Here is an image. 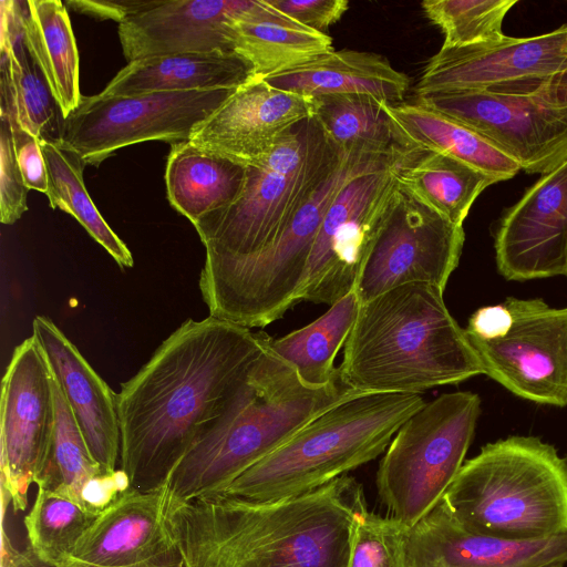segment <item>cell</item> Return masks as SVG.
<instances>
[{
    "label": "cell",
    "instance_id": "6da1fadb",
    "mask_svg": "<svg viewBox=\"0 0 567 567\" xmlns=\"http://www.w3.org/2000/svg\"><path fill=\"white\" fill-rule=\"evenodd\" d=\"M272 338L209 316L184 321L130 380L116 408L131 488L165 486Z\"/></svg>",
    "mask_w": 567,
    "mask_h": 567
},
{
    "label": "cell",
    "instance_id": "7a4b0ae2",
    "mask_svg": "<svg viewBox=\"0 0 567 567\" xmlns=\"http://www.w3.org/2000/svg\"><path fill=\"white\" fill-rule=\"evenodd\" d=\"M363 489L343 475L275 501L215 494L168 502L184 567H348Z\"/></svg>",
    "mask_w": 567,
    "mask_h": 567
},
{
    "label": "cell",
    "instance_id": "3957f363",
    "mask_svg": "<svg viewBox=\"0 0 567 567\" xmlns=\"http://www.w3.org/2000/svg\"><path fill=\"white\" fill-rule=\"evenodd\" d=\"M440 288L411 282L360 303L340 381L357 392L421 394L485 374Z\"/></svg>",
    "mask_w": 567,
    "mask_h": 567
},
{
    "label": "cell",
    "instance_id": "277c9868",
    "mask_svg": "<svg viewBox=\"0 0 567 567\" xmlns=\"http://www.w3.org/2000/svg\"><path fill=\"white\" fill-rule=\"evenodd\" d=\"M355 393L339 378L306 383L269 344L172 473L168 502L223 493L306 423Z\"/></svg>",
    "mask_w": 567,
    "mask_h": 567
},
{
    "label": "cell",
    "instance_id": "5b68a950",
    "mask_svg": "<svg viewBox=\"0 0 567 567\" xmlns=\"http://www.w3.org/2000/svg\"><path fill=\"white\" fill-rule=\"evenodd\" d=\"M442 502L476 535L528 543L567 534V458L533 436L488 443L463 463Z\"/></svg>",
    "mask_w": 567,
    "mask_h": 567
},
{
    "label": "cell",
    "instance_id": "8992f818",
    "mask_svg": "<svg viewBox=\"0 0 567 567\" xmlns=\"http://www.w3.org/2000/svg\"><path fill=\"white\" fill-rule=\"evenodd\" d=\"M424 404L420 394L358 392L315 416L220 494L275 501L320 488L384 453Z\"/></svg>",
    "mask_w": 567,
    "mask_h": 567
},
{
    "label": "cell",
    "instance_id": "52a82bcc",
    "mask_svg": "<svg viewBox=\"0 0 567 567\" xmlns=\"http://www.w3.org/2000/svg\"><path fill=\"white\" fill-rule=\"evenodd\" d=\"M409 150L380 156L346 152L326 181L269 246L249 256L206 252L199 289L212 317L262 328L296 303L321 223L339 193L354 178L379 171Z\"/></svg>",
    "mask_w": 567,
    "mask_h": 567
},
{
    "label": "cell",
    "instance_id": "ba28073f",
    "mask_svg": "<svg viewBox=\"0 0 567 567\" xmlns=\"http://www.w3.org/2000/svg\"><path fill=\"white\" fill-rule=\"evenodd\" d=\"M343 154L313 116L298 124L246 166L244 188L231 205L194 224L206 252L249 256L269 246Z\"/></svg>",
    "mask_w": 567,
    "mask_h": 567
},
{
    "label": "cell",
    "instance_id": "9c48e42d",
    "mask_svg": "<svg viewBox=\"0 0 567 567\" xmlns=\"http://www.w3.org/2000/svg\"><path fill=\"white\" fill-rule=\"evenodd\" d=\"M480 413V396L457 391L425 403L404 422L375 478L391 516L412 528L436 506L464 463Z\"/></svg>",
    "mask_w": 567,
    "mask_h": 567
},
{
    "label": "cell",
    "instance_id": "30bf717a",
    "mask_svg": "<svg viewBox=\"0 0 567 567\" xmlns=\"http://www.w3.org/2000/svg\"><path fill=\"white\" fill-rule=\"evenodd\" d=\"M410 150L392 164L352 179L329 207L312 245L296 303L332 306L355 289L358 279L393 209L400 173Z\"/></svg>",
    "mask_w": 567,
    "mask_h": 567
},
{
    "label": "cell",
    "instance_id": "8fae6325",
    "mask_svg": "<svg viewBox=\"0 0 567 567\" xmlns=\"http://www.w3.org/2000/svg\"><path fill=\"white\" fill-rule=\"evenodd\" d=\"M236 89L82 96L79 107L65 118L61 146L86 165L99 166L127 145L189 141Z\"/></svg>",
    "mask_w": 567,
    "mask_h": 567
},
{
    "label": "cell",
    "instance_id": "7c38bea8",
    "mask_svg": "<svg viewBox=\"0 0 567 567\" xmlns=\"http://www.w3.org/2000/svg\"><path fill=\"white\" fill-rule=\"evenodd\" d=\"M416 102L477 132L528 174H548L567 162V110L515 93L444 91Z\"/></svg>",
    "mask_w": 567,
    "mask_h": 567
},
{
    "label": "cell",
    "instance_id": "4fadbf2b",
    "mask_svg": "<svg viewBox=\"0 0 567 567\" xmlns=\"http://www.w3.org/2000/svg\"><path fill=\"white\" fill-rule=\"evenodd\" d=\"M465 240L457 226L401 187L355 286L360 303L394 287L423 282L445 290Z\"/></svg>",
    "mask_w": 567,
    "mask_h": 567
},
{
    "label": "cell",
    "instance_id": "5bb4252c",
    "mask_svg": "<svg viewBox=\"0 0 567 567\" xmlns=\"http://www.w3.org/2000/svg\"><path fill=\"white\" fill-rule=\"evenodd\" d=\"M507 333L493 340L470 339L484 372L517 396L567 406V307L509 297Z\"/></svg>",
    "mask_w": 567,
    "mask_h": 567
},
{
    "label": "cell",
    "instance_id": "9a60e30c",
    "mask_svg": "<svg viewBox=\"0 0 567 567\" xmlns=\"http://www.w3.org/2000/svg\"><path fill=\"white\" fill-rule=\"evenodd\" d=\"M1 385V486L19 512L28 506L54 423L53 377L33 336L16 347Z\"/></svg>",
    "mask_w": 567,
    "mask_h": 567
},
{
    "label": "cell",
    "instance_id": "2e32d148",
    "mask_svg": "<svg viewBox=\"0 0 567 567\" xmlns=\"http://www.w3.org/2000/svg\"><path fill=\"white\" fill-rule=\"evenodd\" d=\"M567 69V23L524 38L440 49L425 64L416 95L444 91H498Z\"/></svg>",
    "mask_w": 567,
    "mask_h": 567
},
{
    "label": "cell",
    "instance_id": "e0dca14e",
    "mask_svg": "<svg viewBox=\"0 0 567 567\" xmlns=\"http://www.w3.org/2000/svg\"><path fill=\"white\" fill-rule=\"evenodd\" d=\"M495 259L507 280L565 275L567 270V162L542 175L498 220Z\"/></svg>",
    "mask_w": 567,
    "mask_h": 567
},
{
    "label": "cell",
    "instance_id": "ac0fdd59",
    "mask_svg": "<svg viewBox=\"0 0 567 567\" xmlns=\"http://www.w3.org/2000/svg\"><path fill=\"white\" fill-rule=\"evenodd\" d=\"M312 115V99L250 79L194 131L189 142L248 166Z\"/></svg>",
    "mask_w": 567,
    "mask_h": 567
},
{
    "label": "cell",
    "instance_id": "d6986e66",
    "mask_svg": "<svg viewBox=\"0 0 567 567\" xmlns=\"http://www.w3.org/2000/svg\"><path fill=\"white\" fill-rule=\"evenodd\" d=\"M256 0H157L118 23L127 62L186 52H234L230 24Z\"/></svg>",
    "mask_w": 567,
    "mask_h": 567
},
{
    "label": "cell",
    "instance_id": "ffe728a7",
    "mask_svg": "<svg viewBox=\"0 0 567 567\" xmlns=\"http://www.w3.org/2000/svg\"><path fill=\"white\" fill-rule=\"evenodd\" d=\"M32 336L92 456L104 473L116 471L121 455L116 394L52 320L37 316L32 322Z\"/></svg>",
    "mask_w": 567,
    "mask_h": 567
},
{
    "label": "cell",
    "instance_id": "44dd1931",
    "mask_svg": "<svg viewBox=\"0 0 567 567\" xmlns=\"http://www.w3.org/2000/svg\"><path fill=\"white\" fill-rule=\"evenodd\" d=\"M410 567H543L567 563V534L528 543L467 532L442 499L410 530Z\"/></svg>",
    "mask_w": 567,
    "mask_h": 567
},
{
    "label": "cell",
    "instance_id": "7402d4cb",
    "mask_svg": "<svg viewBox=\"0 0 567 567\" xmlns=\"http://www.w3.org/2000/svg\"><path fill=\"white\" fill-rule=\"evenodd\" d=\"M167 484L141 492L128 488L102 511L80 537L72 557L103 566L141 561L175 546L166 511Z\"/></svg>",
    "mask_w": 567,
    "mask_h": 567
},
{
    "label": "cell",
    "instance_id": "603a6c76",
    "mask_svg": "<svg viewBox=\"0 0 567 567\" xmlns=\"http://www.w3.org/2000/svg\"><path fill=\"white\" fill-rule=\"evenodd\" d=\"M269 85L309 99L333 94H364L402 103L410 79L380 54L332 50L301 66L262 79Z\"/></svg>",
    "mask_w": 567,
    "mask_h": 567
},
{
    "label": "cell",
    "instance_id": "cb8c5ba5",
    "mask_svg": "<svg viewBox=\"0 0 567 567\" xmlns=\"http://www.w3.org/2000/svg\"><path fill=\"white\" fill-rule=\"evenodd\" d=\"M250 79L249 64L234 52L174 53L127 63L99 94L131 96L154 92L236 89Z\"/></svg>",
    "mask_w": 567,
    "mask_h": 567
},
{
    "label": "cell",
    "instance_id": "d4e9b609",
    "mask_svg": "<svg viewBox=\"0 0 567 567\" xmlns=\"http://www.w3.org/2000/svg\"><path fill=\"white\" fill-rule=\"evenodd\" d=\"M230 38L234 53L249 64L252 79L301 66L334 50L329 35L289 19L267 0H256L231 22Z\"/></svg>",
    "mask_w": 567,
    "mask_h": 567
},
{
    "label": "cell",
    "instance_id": "484cf974",
    "mask_svg": "<svg viewBox=\"0 0 567 567\" xmlns=\"http://www.w3.org/2000/svg\"><path fill=\"white\" fill-rule=\"evenodd\" d=\"M1 6V83L11 91L20 126L41 143L61 146L65 117L35 60L29 52L21 1Z\"/></svg>",
    "mask_w": 567,
    "mask_h": 567
},
{
    "label": "cell",
    "instance_id": "4316f807",
    "mask_svg": "<svg viewBox=\"0 0 567 567\" xmlns=\"http://www.w3.org/2000/svg\"><path fill=\"white\" fill-rule=\"evenodd\" d=\"M246 181V166L189 141L172 145L165 169L167 198L192 224L231 205Z\"/></svg>",
    "mask_w": 567,
    "mask_h": 567
},
{
    "label": "cell",
    "instance_id": "83f0119b",
    "mask_svg": "<svg viewBox=\"0 0 567 567\" xmlns=\"http://www.w3.org/2000/svg\"><path fill=\"white\" fill-rule=\"evenodd\" d=\"M405 147L435 152L462 161L494 177L513 178L519 165L472 128L417 102L384 103Z\"/></svg>",
    "mask_w": 567,
    "mask_h": 567
},
{
    "label": "cell",
    "instance_id": "f1b7e54d",
    "mask_svg": "<svg viewBox=\"0 0 567 567\" xmlns=\"http://www.w3.org/2000/svg\"><path fill=\"white\" fill-rule=\"evenodd\" d=\"M24 40L66 118L80 105V62L66 8L60 0L24 1Z\"/></svg>",
    "mask_w": 567,
    "mask_h": 567
},
{
    "label": "cell",
    "instance_id": "f546056e",
    "mask_svg": "<svg viewBox=\"0 0 567 567\" xmlns=\"http://www.w3.org/2000/svg\"><path fill=\"white\" fill-rule=\"evenodd\" d=\"M495 183L462 161L420 150L409 156L400 173L404 190L457 226H463L482 192Z\"/></svg>",
    "mask_w": 567,
    "mask_h": 567
},
{
    "label": "cell",
    "instance_id": "4dcf8cb0",
    "mask_svg": "<svg viewBox=\"0 0 567 567\" xmlns=\"http://www.w3.org/2000/svg\"><path fill=\"white\" fill-rule=\"evenodd\" d=\"M312 100V116L340 150L380 156L409 150L384 109L385 102L364 94H333Z\"/></svg>",
    "mask_w": 567,
    "mask_h": 567
},
{
    "label": "cell",
    "instance_id": "1f68e13d",
    "mask_svg": "<svg viewBox=\"0 0 567 567\" xmlns=\"http://www.w3.org/2000/svg\"><path fill=\"white\" fill-rule=\"evenodd\" d=\"M359 308V297L352 290L311 323L271 339V348L306 383L326 385L339 378L334 359L347 341Z\"/></svg>",
    "mask_w": 567,
    "mask_h": 567
},
{
    "label": "cell",
    "instance_id": "d6a6232c",
    "mask_svg": "<svg viewBox=\"0 0 567 567\" xmlns=\"http://www.w3.org/2000/svg\"><path fill=\"white\" fill-rule=\"evenodd\" d=\"M53 391L54 423L33 483L38 488L66 496L82 505L81 491L84 484L104 472L92 456L54 378Z\"/></svg>",
    "mask_w": 567,
    "mask_h": 567
},
{
    "label": "cell",
    "instance_id": "836d02e7",
    "mask_svg": "<svg viewBox=\"0 0 567 567\" xmlns=\"http://www.w3.org/2000/svg\"><path fill=\"white\" fill-rule=\"evenodd\" d=\"M41 147L48 168L50 206L75 217L122 268L132 267L134 260L130 249L101 216L84 186L86 164L62 146L41 143Z\"/></svg>",
    "mask_w": 567,
    "mask_h": 567
},
{
    "label": "cell",
    "instance_id": "e575fe53",
    "mask_svg": "<svg viewBox=\"0 0 567 567\" xmlns=\"http://www.w3.org/2000/svg\"><path fill=\"white\" fill-rule=\"evenodd\" d=\"M96 516L66 496L38 488L23 519L29 545L43 560L59 567Z\"/></svg>",
    "mask_w": 567,
    "mask_h": 567
},
{
    "label": "cell",
    "instance_id": "d590c367",
    "mask_svg": "<svg viewBox=\"0 0 567 567\" xmlns=\"http://www.w3.org/2000/svg\"><path fill=\"white\" fill-rule=\"evenodd\" d=\"M517 0H425L422 9L444 35L442 49L497 41Z\"/></svg>",
    "mask_w": 567,
    "mask_h": 567
},
{
    "label": "cell",
    "instance_id": "8d00e7d4",
    "mask_svg": "<svg viewBox=\"0 0 567 567\" xmlns=\"http://www.w3.org/2000/svg\"><path fill=\"white\" fill-rule=\"evenodd\" d=\"M411 527L363 508L357 516L348 567H410Z\"/></svg>",
    "mask_w": 567,
    "mask_h": 567
},
{
    "label": "cell",
    "instance_id": "74e56055",
    "mask_svg": "<svg viewBox=\"0 0 567 567\" xmlns=\"http://www.w3.org/2000/svg\"><path fill=\"white\" fill-rule=\"evenodd\" d=\"M25 186L19 169L11 127L8 120L1 116L0 133V220L2 224H14L28 209Z\"/></svg>",
    "mask_w": 567,
    "mask_h": 567
},
{
    "label": "cell",
    "instance_id": "f35d334b",
    "mask_svg": "<svg viewBox=\"0 0 567 567\" xmlns=\"http://www.w3.org/2000/svg\"><path fill=\"white\" fill-rule=\"evenodd\" d=\"M1 116L10 124L14 154L25 186L47 195L49 178L41 142L20 126L14 112H1Z\"/></svg>",
    "mask_w": 567,
    "mask_h": 567
},
{
    "label": "cell",
    "instance_id": "ab89813d",
    "mask_svg": "<svg viewBox=\"0 0 567 567\" xmlns=\"http://www.w3.org/2000/svg\"><path fill=\"white\" fill-rule=\"evenodd\" d=\"M277 11L312 30L324 33L349 8L346 0H267Z\"/></svg>",
    "mask_w": 567,
    "mask_h": 567
},
{
    "label": "cell",
    "instance_id": "60d3db41",
    "mask_svg": "<svg viewBox=\"0 0 567 567\" xmlns=\"http://www.w3.org/2000/svg\"><path fill=\"white\" fill-rule=\"evenodd\" d=\"M131 488L130 480L122 470L101 473L90 478L81 491L84 508L99 515Z\"/></svg>",
    "mask_w": 567,
    "mask_h": 567
},
{
    "label": "cell",
    "instance_id": "b9f144b4",
    "mask_svg": "<svg viewBox=\"0 0 567 567\" xmlns=\"http://www.w3.org/2000/svg\"><path fill=\"white\" fill-rule=\"evenodd\" d=\"M512 326V312L503 303L485 306L472 313L465 331L471 339L493 340L507 333Z\"/></svg>",
    "mask_w": 567,
    "mask_h": 567
},
{
    "label": "cell",
    "instance_id": "7bdbcfd3",
    "mask_svg": "<svg viewBox=\"0 0 567 567\" xmlns=\"http://www.w3.org/2000/svg\"><path fill=\"white\" fill-rule=\"evenodd\" d=\"M492 92L525 94L554 107L567 110V69L542 80L528 81Z\"/></svg>",
    "mask_w": 567,
    "mask_h": 567
},
{
    "label": "cell",
    "instance_id": "ee69618b",
    "mask_svg": "<svg viewBox=\"0 0 567 567\" xmlns=\"http://www.w3.org/2000/svg\"><path fill=\"white\" fill-rule=\"evenodd\" d=\"M68 6L73 10L93 16L100 19H112L118 23L125 21L128 17L151 7L154 1H102V0H78L68 1Z\"/></svg>",
    "mask_w": 567,
    "mask_h": 567
},
{
    "label": "cell",
    "instance_id": "f6af8a7d",
    "mask_svg": "<svg viewBox=\"0 0 567 567\" xmlns=\"http://www.w3.org/2000/svg\"><path fill=\"white\" fill-rule=\"evenodd\" d=\"M59 567H184V563L177 547L173 546L172 548L147 559L125 565H95L75 559L70 556Z\"/></svg>",
    "mask_w": 567,
    "mask_h": 567
},
{
    "label": "cell",
    "instance_id": "bcb514c9",
    "mask_svg": "<svg viewBox=\"0 0 567 567\" xmlns=\"http://www.w3.org/2000/svg\"><path fill=\"white\" fill-rule=\"evenodd\" d=\"M1 567H58L39 557L30 545L17 549L2 530Z\"/></svg>",
    "mask_w": 567,
    "mask_h": 567
},
{
    "label": "cell",
    "instance_id": "7dc6e473",
    "mask_svg": "<svg viewBox=\"0 0 567 567\" xmlns=\"http://www.w3.org/2000/svg\"><path fill=\"white\" fill-rule=\"evenodd\" d=\"M543 567H563V566L554 564V565H547V566H543Z\"/></svg>",
    "mask_w": 567,
    "mask_h": 567
},
{
    "label": "cell",
    "instance_id": "c3c4849f",
    "mask_svg": "<svg viewBox=\"0 0 567 567\" xmlns=\"http://www.w3.org/2000/svg\"><path fill=\"white\" fill-rule=\"evenodd\" d=\"M565 276H567V270H566V274H565Z\"/></svg>",
    "mask_w": 567,
    "mask_h": 567
}]
</instances>
